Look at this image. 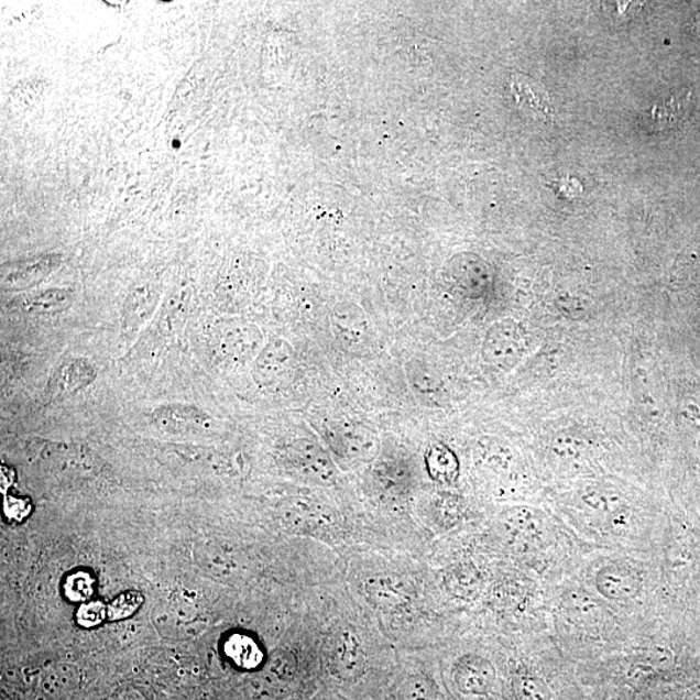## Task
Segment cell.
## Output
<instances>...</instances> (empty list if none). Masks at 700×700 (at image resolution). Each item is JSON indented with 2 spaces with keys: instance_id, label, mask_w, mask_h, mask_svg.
<instances>
[{
  "instance_id": "4fadbf2b",
  "label": "cell",
  "mask_w": 700,
  "mask_h": 700,
  "mask_svg": "<svg viewBox=\"0 0 700 700\" xmlns=\"http://www.w3.org/2000/svg\"><path fill=\"white\" fill-rule=\"evenodd\" d=\"M151 422L158 428L172 429V431L204 428L210 425V418L200 408L184 404L158 406L153 411Z\"/></svg>"
},
{
  "instance_id": "3957f363",
  "label": "cell",
  "mask_w": 700,
  "mask_h": 700,
  "mask_svg": "<svg viewBox=\"0 0 700 700\" xmlns=\"http://www.w3.org/2000/svg\"><path fill=\"white\" fill-rule=\"evenodd\" d=\"M330 667L341 680L354 681L364 674L368 656L359 634L352 630H341L332 639Z\"/></svg>"
},
{
  "instance_id": "30bf717a",
  "label": "cell",
  "mask_w": 700,
  "mask_h": 700,
  "mask_svg": "<svg viewBox=\"0 0 700 700\" xmlns=\"http://www.w3.org/2000/svg\"><path fill=\"white\" fill-rule=\"evenodd\" d=\"M330 325L335 338L348 348H360L369 339L368 317L352 305L338 306L330 317Z\"/></svg>"
},
{
  "instance_id": "8992f818",
  "label": "cell",
  "mask_w": 700,
  "mask_h": 700,
  "mask_svg": "<svg viewBox=\"0 0 700 700\" xmlns=\"http://www.w3.org/2000/svg\"><path fill=\"white\" fill-rule=\"evenodd\" d=\"M453 681L462 694L484 697L495 683L492 663L477 654H466L453 666Z\"/></svg>"
},
{
  "instance_id": "52a82bcc",
  "label": "cell",
  "mask_w": 700,
  "mask_h": 700,
  "mask_svg": "<svg viewBox=\"0 0 700 700\" xmlns=\"http://www.w3.org/2000/svg\"><path fill=\"white\" fill-rule=\"evenodd\" d=\"M291 461L304 475L319 485H331L337 480V469L330 456L310 440H297L291 448Z\"/></svg>"
},
{
  "instance_id": "277c9868",
  "label": "cell",
  "mask_w": 700,
  "mask_h": 700,
  "mask_svg": "<svg viewBox=\"0 0 700 700\" xmlns=\"http://www.w3.org/2000/svg\"><path fill=\"white\" fill-rule=\"evenodd\" d=\"M692 105L694 100L689 91L680 90L661 95L642 114L644 127L654 133L674 130L688 119Z\"/></svg>"
},
{
  "instance_id": "484cf974",
  "label": "cell",
  "mask_w": 700,
  "mask_h": 700,
  "mask_svg": "<svg viewBox=\"0 0 700 700\" xmlns=\"http://www.w3.org/2000/svg\"><path fill=\"white\" fill-rule=\"evenodd\" d=\"M95 592V579L92 575L77 571L68 576L64 582V594L70 602L89 601Z\"/></svg>"
},
{
  "instance_id": "5b68a950",
  "label": "cell",
  "mask_w": 700,
  "mask_h": 700,
  "mask_svg": "<svg viewBox=\"0 0 700 700\" xmlns=\"http://www.w3.org/2000/svg\"><path fill=\"white\" fill-rule=\"evenodd\" d=\"M595 589L606 600L628 602L636 600L644 589V580L634 568L624 565H608L595 575Z\"/></svg>"
},
{
  "instance_id": "603a6c76",
  "label": "cell",
  "mask_w": 700,
  "mask_h": 700,
  "mask_svg": "<svg viewBox=\"0 0 700 700\" xmlns=\"http://www.w3.org/2000/svg\"><path fill=\"white\" fill-rule=\"evenodd\" d=\"M581 500L589 508L603 515H615L624 510V501L619 493L604 488H589Z\"/></svg>"
},
{
  "instance_id": "d4e9b609",
  "label": "cell",
  "mask_w": 700,
  "mask_h": 700,
  "mask_svg": "<svg viewBox=\"0 0 700 700\" xmlns=\"http://www.w3.org/2000/svg\"><path fill=\"white\" fill-rule=\"evenodd\" d=\"M437 691L431 678L414 675L401 685L398 700H436Z\"/></svg>"
},
{
  "instance_id": "8fae6325",
  "label": "cell",
  "mask_w": 700,
  "mask_h": 700,
  "mask_svg": "<svg viewBox=\"0 0 700 700\" xmlns=\"http://www.w3.org/2000/svg\"><path fill=\"white\" fill-rule=\"evenodd\" d=\"M512 92L522 111L538 120L551 119L554 108L549 94L535 79L517 73L512 77Z\"/></svg>"
},
{
  "instance_id": "5bb4252c",
  "label": "cell",
  "mask_w": 700,
  "mask_h": 700,
  "mask_svg": "<svg viewBox=\"0 0 700 700\" xmlns=\"http://www.w3.org/2000/svg\"><path fill=\"white\" fill-rule=\"evenodd\" d=\"M72 292L63 288H50L28 294L18 302V308L29 315H57L70 308Z\"/></svg>"
},
{
  "instance_id": "44dd1931",
  "label": "cell",
  "mask_w": 700,
  "mask_h": 700,
  "mask_svg": "<svg viewBox=\"0 0 700 700\" xmlns=\"http://www.w3.org/2000/svg\"><path fill=\"white\" fill-rule=\"evenodd\" d=\"M427 470L429 475L439 483H455L459 473V462L447 445L437 444L427 451Z\"/></svg>"
},
{
  "instance_id": "e0dca14e",
  "label": "cell",
  "mask_w": 700,
  "mask_h": 700,
  "mask_svg": "<svg viewBox=\"0 0 700 700\" xmlns=\"http://www.w3.org/2000/svg\"><path fill=\"white\" fill-rule=\"evenodd\" d=\"M97 371L89 361L73 359L57 368L53 376V385L58 392H76L94 382Z\"/></svg>"
},
{
  "instance_id": "4dcf8cb0",
  "label": "cell",
  "mask_w": 700,
  "mask_h": 700,
  "mask_svg": "<svg viewBox=\"0 0 700 700\" xmlns=\"http://www.w3.org/2000/svg\"><path fill=\"white\" fill-rule=\"evenodd\" d=\"M453 579L456 592H461L459 595H469L475 592L478 589L479 578L475 568L462 567L451 575Z\"/></svg>"
},
{
  "instance_id": "4316f807",
  "label": "cell",
  "mask_w": 700,
  "mask_h": 700,
  "mask_svg": "<svg viewBox=\"0 0 700 700\" xmlns=\"http://www.w3.org/2000/svg\"><path fill=\"white\" fill-rule=\"evenodd\" d=\"M565 603L568 612L583 623H589V620H594L601 615V604L593 597L582 593L570 594L566 598Z\"/></svg>"
},
{
  "instance_id": "6da1fadb",
  "label": "cell",
  "mask_w": 700,
  "mask_h": 700,
  "mask_svg": "<svg viewBox=\"0 0 700 700\" xmlns=\"http://www.w3.org/2000/svg\"><path fill=\"white\" fill-rule=\"evenodd\" d=\"M523 353L522 330L513 319H502L494 324L486 332L481 348L484 361L501 371L513 369Z\"/></svg>"
},
{
  "instance_id": "ac0fdd59",
  "label": "cell",
  "mask_w": 700,
  "mask_h": 700,
  "mask_svg": "<svg viewBox=\"0 0 700 700\" xmlns=\"http://www.w3.org/2000/svg\"><path fill=\"white\" fill-rule=\"evenodd\" d=\"M503 528L516 538L529 539L539 535L543 529V517L537 510L528 506H516L502 514Z\"/></svg>"
},
{
  "instance_id": "d6986e66",
  "label": "cell",
  "mask_w": 700,
  "mask_h": 700,
  "mask_svg": "<svg viewBox=\"0 0 700 700\" xmlns=\"http://www.w3.org/2000/svg\"><path fill=\"white\" fill-rule=\"evenodd\" d=\"M367 592L371 602L379 608H396L407 600V589L405 583L392 576H378L370 579Z\"/></svg>"
},
{
  "instance_id": "f546056e",
  "label": "cell",
  "mask_w": 700,
  "mask_h": 700,
  "mask_svg": "<svg viewBox=\"0 0 700 700\" xmlns=\"http://www.w3.org/2000/svg\"><path fill=\"white\" fill-rule=\"evenodd\" d=\"M106 617H108V609L100 601L85 602L76 614L77 623L84 628H94L103 623Z\"/></svg>"
},
{
  "instance_id": "83f0119b",
  "label": "cell",
  "mask_w": 700,
  "mask_h": 700,
  "mask_svg": "<svg viewBox=\"0 0 700 700\" xmlns=\"http://www.w3.org/2000/svg\"><path fill=\"white\" fill-rule=\"evenodd\" d=\"M142 604L143 595L141 593H123L117 597L111 604H108V619L111 620V622H119V620L133 616Z\"/></svg>"
},
{
  "instance_id": "9a60e30c",
  "label": "cell",
  "mask_w": 700,
  "mask_h": 700,
  "mask_svg": "<svg viewBox=\"0 0 700 700\" xmlns=\"http://www.w3.org/2000/svg\"><path fill=\"white\" fill-rule=\"evenodd\" d=\"M406 375L412 391L420 403L435 405L442 398V383L436 371L423 361H411L406 364Z\"/></svg>"
},
{
  "instance_id": "9c48e42d",
  "label": "cell",
  "mask_w": 700,
  "mask_h": 700,
  "mask_svg": "<svg viewBox=\"0 0 700 700\" xmlns=\"http://www.w3.org/2000/svg\"><path fill=\"white\" fill-rule=\"evenodd\" d=\"M328 441L338 455L357 461H370L376 455L375 437L367 429L354 426L335 427L327 433Z\"/></svg>"
},
{
  "instance_id": "ffe728a7",
  "label": "cell",
  "mask_w": 700,
  "mask_h": 700,
  "mask_svg": "<svg viewBox=\"0 0 700 700\" xmlns=\"http://www.w3.org/2000/svg\"><path fill=\"white\" fill-rule=\"evenodd\" d=\"M225 654L233 665L243 669L258 668L264 660V654H262L258 642L239 633L232 634L225 642Z\"/></svg>"
},
{
  "instance_id": "7c38bea8",
  "label": "cell",
  "mask_w": 700,
  "mask_h": 700,
  "mask_svg": "<svg viewBox=\"0 0 700 700\" xmlns=\"http://www.w3.org/2000/svg\"><path fill=\"white\" fill-rule=\"evenodd\" d=\"M158 298V288L153 284H143L130 292L122 310V328L129 337L147 322L156 309Z\"/></svg>"
},
{
  "instance_id": "cb8c5ba5",
  "label": "cell",
  "mask_w": 700,
  "mask_h": 700,
  "mask_svg": "<svg viewBox=\"0 0 700 700\" xmlns=\"http://www.w3.org/2000/svg\"><path fill=\"white\" fill-rule=\"evenodd\" d=\"M513 697L515 700H551L553 692L542 677L524 674L514 678Z\"/></svg>"
},
{
  "instance_id": "ba28073f",
  "label": "cell",
  "mask_w": 700,
  "mask_h": 700,
  "mask_svg": "<svg viewBox=\"0 0 700 700\" xmlns=\"http://www.w3.org/2000/svg\"><path fill=\"white\" fill-rule=\"evenodd\" d=\"M295 361V350L283 339L270 340L254 360L253 376L262 385L280 382Z\"/></svg>"
},
{
  "instance_id": "7a4b0ae2",
  "label": "cell",
  "mask_w": 700,
  "mask_h": 700,
  "mask_svg": "<svg viewBox=\"0 0 700 700\" xmlns=\"http://www.w3.org/2000/svg\"><path fill=\"white\" fill-rule=\"evenodd\" d=\"M214 339L217 352L232 362L256 360L264 348L259 328L245 322H228L217 327Z\"/></svg>"
},
{
  "instance_id": "f1b7e54d",
  "label": "cell",
  "mask_w": 700,
  "mask_h": 700,
  "mask_svg": "<svg viewBox=\"0 0 700 700\" xmlns=\"http://www.w3.org/2000/svg\"><path fill=\"white\" fill-rule=\"evenodd\" d=\"M553 455L560 462L576 464L581 462L583 456H586V447L575 437H558L553 444Z\"/></svg>"
},
{
  "instance_id": "2e32d148",
  "label": "cell",
  "mask_w": 700,
  "mask_h": 700,
  "mask_svg": "<svg viewBox=\"0 0 700 700\" xmlns=\"http://www.w3.org/2000/svg\"><path fill=\"white\" fill-rule=\"evenodd\" d=\"M57 265L56 256H43L25 261L14 266L11 273L3 276L7 289H24L40 283Z\"/></svg>"
},
{
  "instance_id": "7402d4cb",
  "label": "cell",
  "mask_w": 700,
  "mask_h": 700,
  "mask_svg": "<svg viewBox=\"0 0 700 700\" xmlns=\"http://www.w3.org/2000/svg\"><path fill=\"white\" fill-rule=\"evenodd\" d=\"M479 456L481 462L493 471H508L515 463V455L508 445L501 441L485 440L480 444Z\"/></svg>"
}]
</instances>
